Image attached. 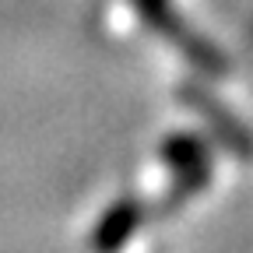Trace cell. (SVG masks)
Segmentation results:
<instances>
[{"label":"cell","mask_w":253,"mask_h":253,"mask_svg":"<svg viewBox=\"0 0 253 253\" xmlns=\"http://www.w3.org/2000/svg\"><path fill=\"white\" fill-rule=\"evenodd\" d=\"M130 225H134V208L130 204H123V208H116L106 221H102V232H99V246H116L126 232H130Z\"/></svg>","instance_id":"obj_1"}]
</instances>
